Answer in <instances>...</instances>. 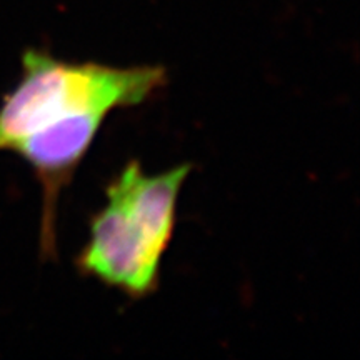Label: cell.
<instances>
[{"label":"cell","mask_w":360,"mask_h":360,"mask_svg":"<svg viewBox=\"0 0 360 360\" xmlns=\"http://www.w3.org/2000/svg\"><path fill=\"white\" fill-rule=\"evenodd\" d=\"M188 174L187 164L148 175L137 160L129 162L107 187L105 205L92 219L89 242L77 259L80 272L132 299L150 295L159 285Z\"/></svg>","instance_id":"obj_1"},{"label":"cell","mask_w":360,"mask_h":360,"mask_svg":"<svg viewBox=\"0 0 360 360\" xmlns=\"http://www.w3.org/2000/svg\"><path fill=\"white\" fill-rule=\"evenodd\" d=\"M165 84L167 72L159 65L74 64L29 49L22 56L19 84L0 103V152H12L29 135L72 117H109L141 105Z\"/></svg>","instance_id":"obj_2"}]
</instances>
